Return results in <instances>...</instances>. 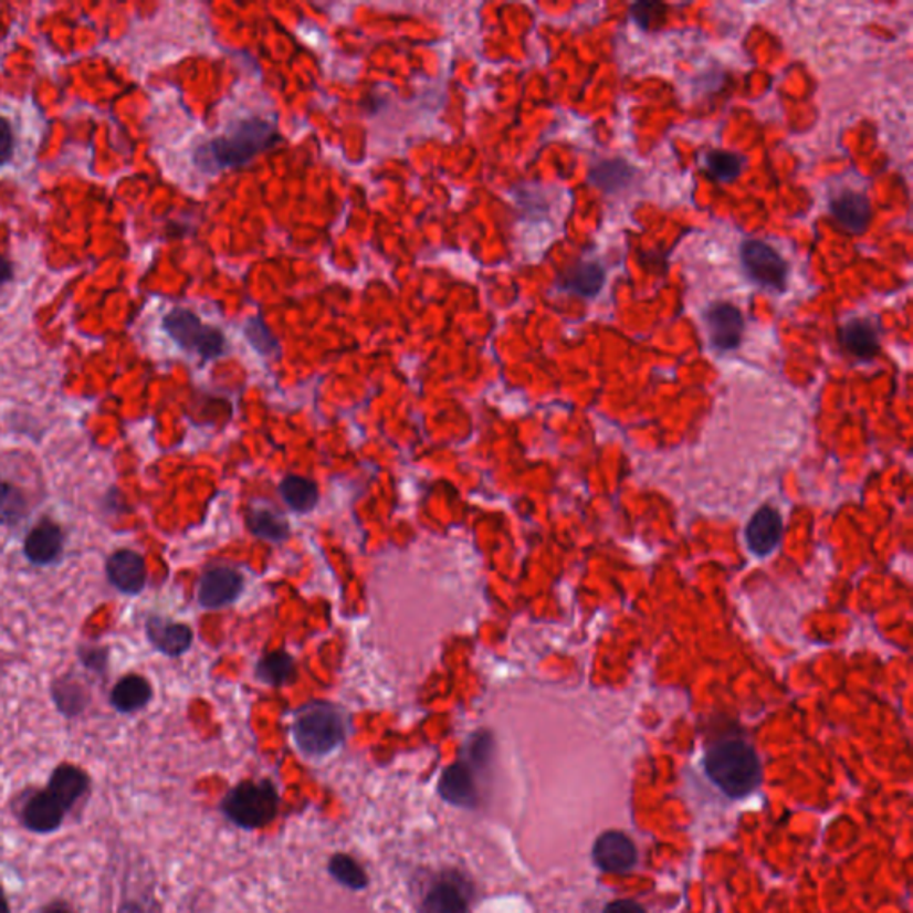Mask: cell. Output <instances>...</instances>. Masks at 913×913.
I'll list each match as a JSON object with an SVG mask.
<instances>
[{
	"mask_svg": "<svg viewBox=\"0 0 913 913\" xmlns=\"http://www.w3.org/2000/svg\"><path fill=\"white\" fill-rule=\"evenodd\" d=\"M279 130L275 125L252 116L238 122L234 129L211 139L206 147L195 154V161L200 168H240L252 161L259 154L267 153L279 144Z\"/></svg>",
	"mask_w": 913,
	"mask_h": 913,
	"instance_id": "1",
	"label": "cell"
},
{
	"mask_svg": "<svg viewBox=\"0 0 913 913\" xmlns=\"http://www.w3.org/2000/svg\"><path fill=\"white\" fill-rule=\"evenodd\" d=\"M703 766L712 784L728 798H746L760 787V758L743 738H723L709 747Z\"/></svg>",
	"mask_w": 913,
	"mask_h": 913,
	"instance_id": "2",
	"label": "cell"
},
{
	"mask_svg": "<svg viewBox=\"0 0 913 913\" xmlns=\"http://www.w3.org/2000/svg\"><path fill=\"white\" fill-rule=\"evenodd\" d=\"M291 735L305 757H327L346 741V721L330 703H309L295 712Z\"/></svg>",
	"mask_w": 913,
	"mask_h": 913,
	"instance_id": "3",
	"label": "cell"
},
{
	"mask_svg": "<svg viewBox=\"0 0 913 913\" xmlns=\"http://www.w3.org/2000/svg\"><path fill=\"white\" fill-rule=\"evenodd\" d=\"M279 805L281 798L272 781H241L225 794L220 810L232 825L243 830H259L275 821Z\"/></svg>",
	"mask_w": 913,
	"mask_h": 913,
	"instance_id": "4",
	"label": "cell"
},
{
	"mask_svg": "<svg viewBox=\"0 0 913 913\" xmlns=\"http://www.w3.org/2000/svg\"><path fill=\"white\" fill-rule=\"evenodd\" d=\"M162 328L171 337V342H176L182 350L202 359H218L225 354V334L220 328L203 324L191 309L174 307L162 318Z\"/></svg>",
	"mask_w": 913,
	"mask_h": 913,
	"instance_id": "5",
	"label": "cell"
},
{
	"mask_svg": "<svg viewBox=\"0 0 913 913\" xmlns=\"http://www.w3.org/2000/svg\"><path fill=\"white\" fill-rule=\"evenodd\" d=\"M13 816L23 830L34 836H52L65 825V808L43 787H23L13 796Z\"/></svg>",
	"mask_w": 913,
	"mask_h": 913,
	"instance_id": "6",
	"label": "cell"
},
{
	"mask_svg": "<svg viewBox=\"0 0 913 913\" xmlns=\"http://www.w3.org/2000/svg\"><path fill=\"white\" fill-rule=\"evenodd\" d=\"M473 895V885L464 874L447 871L424 891L420 913H470Z\"/></svg>",
	"mask_w": 913,
	"mask_h": 913,
	"instance_id": "7",
	"label": "cell"
},
{
	"mask_svg": "<svg viewBox=\"0 0 913 913\" xmlns=\"http://www.w3.org/2000/svg\"><path fill=\"white\" fill-rule=\"evenodd\" d=\"M66 534L52 517L38 520L23 537L22 554L34 568H49L61 563L65 555Z\"/></svg>",
	"mask_w": 913,
	"mask_h": 913,
	"instance_id": "8",
	"label": "cell"
},
{
	"mask_svg": "<svg viewBox=\"0 0 913 913\" xmlns=\"http://www.w3.org/2000/svg\"><path fill=\"white\" fill-rule=\"evenodd\" d=\"M741 261L747 275L760 286L775 291H784L787 286L789 264L764 241H744L741 246Z\"/></svg>",
	"mask_w": 913,
	"mask_h": 913,
	"instance_id": "9",
	"label": "cell"
},
{
	"mask_svg": "<svg viewBox=\"0 0 913 913\" xmlns=\"http://www.w3.org/2000/svg\"><path fill=\"white\" fill-rule=\"evenodd\" d=\"M107 581L124 596H138L147 587L148 568L144 555L130 548H116L104 564Z\"/></svg>",
	"mask_w": 913,
	"mask_h": 913,
	"instance_id": "10",
	"label": "cell"
},
{
	"mask_svg": "<svg viewBox=\"0 0 913 913\" xmlns=\"http://www.w3.org/2000/svg\"><path fill=\"white\" fill-rule=\"evenodd\" d=\"M92 776L84 767L70 762H61L52 769L45 789L57 799L66 814L74 812L75 808L84 805L92 794Z\"/></svg>",
	"mask_w": 913,
	"mask_h": 913,
	"instance_id": "11",
	"label": "cell"
},
{
	"mask_svg": "<svg viewBox=\"0 0 913 913\" xmlns=\"http://www.w3.org/2000/svg\"><path fill=\"white\" fill-rule=\"evenodd\" d=\"M438 794L444 802L461 810L480 807L479 778L466 760L453 762L438 781Z\"/></svg>",
	"mask_w": 913,
	"mask_h": 913,
	"instance_id": "12",
	"label": "cell"
},
{
	"mask_svg": "<svg viewBox=\"0 0 913 913\" xmlns=\"http://www.w3.org/2000/svg\"><path fill=\"white\" fill-rule=\"evenodd\" d=\"M243 592V577L229 566L206 569L199 581V604L202 609L220 610L234 604Z\"/></svg>",
	"mask_w": 913,
	"mask_h": 913,
	"instance_id": "13",
	"label": "cell"
},
{
	"mask_svg": "<svg viewBox=\"0 0 913 913\" xmlns=\"http://www.w3.org/2000/svg\"><path fill=\"white\" fill-rule=\"evenodd\" d=\"M592 860H595L596 868H600L604 872L627 874L633 871L639 863V851H637L636 842L627 833L609 830L604 831L596 839Z\"/></svg>",
	"mask_w": 913,
	"mask_h": 913,
	"instance_id": "14",
	"label": "cell"
},
{
	"mask_svg": "<svg viewBox=\"0 0 913 913\" xmlns=\"http://www.w3.org/2000/svg\"><path fill=\"white\" fill-rule=\"evenodd\" d=\"M145 636L154 650L170 659L185 655L193 644V630L188 625L176 623L159 613H148L145 618Z\"/></svg>",
	"mask_w": 913,
	"mask_h": 913,
	"instance_id": "15",
	"label": "cell"
},
{
	"mask_svg": "<svg viewBox=\"0 0 913 913\" xmlns=\"http://www.w3.org/2000/svg\"><path fill=\"white\" fill-rule=\"evenodd\" d=\"M705 322L715 348L735 350L743 342V313L735 305L726 304V302L711 305L705 313Z\"/></svg>",
	"mask_w": 913,
	"mask_h": 913,
	"instance_id": "16",
	"label": "cell"
},
{
	"mask_svg": "<svg viewBox=\"0 0 913 913\" xmlns=\"http://www.w3.org/2000/svg\"><path fill=\"white\" fill-rule=\"evenodd\" d=\"M51 700L65 720H77L92 705V691L78 674L69 671L52 680Z\"/></svg>",
	"mask_w": 913,
	"mask_h": 913,
	"instance_id": "17",
	"label": "cell"
},
{
	"mask_svg": "<svg viewBox=\"0 0 913 913\" xmlns=\"http://www.w3.org/2000/svg\"><path fill=\"white\" fill-rule=\"evenodd\" d=\"M784 520L775 507L764 505L753 514L746 526V543L757 557H767L781 543Z\"/></svg>",
	"mask_w": 913,
	"mask_h": 913,
	"instance_id": "18",
	"label": "cell"
},
{
	"mask_svg": "<svg viewBox=\"0 0 913 913\" xmlns=\"http://www.w3.org/2000/svg\"><path fill=\"white\" fill-rule=\"evenodd\" d=\"M153 683L148 682L144 674L129 673L124 674L113 685L112 692H109V705L118 714H136V712L147 709L148 703L153 702Z\"/></svg>",
	"mask_w": 913,
	"mask_h": 913,
	"instance_id": "19",
	"label": "cell"
},
{
	"mask_svg": "<svg viewBox=\"0 0 913 913\" xmlns=\"http://www.w3.org/2000/svg\"><path fill=\"white\" fill-rule=\"evenodd\" d=\"M831 217L844 231L862 234L871 223L872 208L868 197L857 191H842L830 203Z\"/></svg>",
	"mask_w": 913,
	"mask_h": 913,
	"instance_id": "20",
	"label": "cell"
},
{
	"mask_svg": "<svg viewBox=\"0 0 913 913\" xmlns=\"http://www.w3.org/2000/svg\"><path fill=\"white\" fill-rule=\"evenodd\" d=\"M33 513V502L28 490L17 480L8 479L0 471V526L14 528L22 525Z\"/></svg>",
	"mask_w": 913,
	"mask_h": 913,
	"instance_id": "21",
	"label": "cell"
},
{
	"mask_svg": "<svg viewBox=\"0 0 913 913\" xmlns=\"http://www.w3.org/2000/svg\"><path fill=\"white\" fill-rule=\"evenodd\" d=\"M840 343L858 359H872L880 351V336L868 318L851 319L840 328Z\"/></svg>",
	"mask_w": 913,
	"mask_h": 913,
	"instance_id": "22",
	"label": "cell"
},
{
	"mask_svg": "<svg viewBox=\"0 0 913 913\" xmlns=\"http://www.w3.org/2000/svg\"><path fill=\"white\" fill-rule=\"evenodd\" d=\"M605 284V270L598 263H578L558 279V287L584 298H595Z\"/></svg>",
	"mask_w": 913,
	"mask_h": 913,
	"instance_id": "23",
	"label": "cell"
},
{
	"mask_svg": "<svg viewBox=\"0 0 913 913\" xmlns=\"http://www.w3.org/2000/svg\"><path fill=\"white\" fill-rule=\"evenodd\" d=\"M279 493L293 513H311L318 505V485L314 480L305 479V476H286L279 485Z\"/></svg>",
	"mask_w": 913,
	"mask_h": 913,
	"instance_id": "24",
	"label": "cell"
},
{
	"mask_svg": "<svg viewBox=\"0 0 913 913\" xmlns=\"http://www.w3.org/2000/svg\"><path fill=\"white\" fill-rule=\"evenodd\" d=\"M636 170L625 159H604L590 168L589 179L592 185L607 193H618L632 185Z\"/></svg>",
	"mask_w": 913,
	"mask_h": 913,
	"instance_id": "25",
	"label": "cell"
},
{
	"mask_svg": "<svg viewBox=\"0 0 913 913\" xmlns=\"http://www.w3.org/2000/svg\"><path fill=\"white\" fill-rule=\"evenodd\" d=\"M255 674L266 685L282 688V685L295 680V660L286 651H272V653H266L263 659L259 660Z\"/></svg>",
	"mask_w": 913,
	"mask_h": 913,
	"instance_id": "26",
	"label": "cell"
},
{
	"mask_svg": "<svg viewBox=\"0 0 913 913\" xmlns=\"http://www.w3.org/2000/svg\"><path fill=\"white\" fill-rule=\"evenodd\" d=\"M327 871L339 885L348 891L359 892L368 889L369 878L365 868L350 854H333V858L328 860Z\"/></svg>",
	"mask_w": 913,
	"mask_h": 913,
	"instance_id": "27",
	"label": "cell"
},
{
	"mask_svg": "<svg viewBox=\"0 0 913 913\" xmlns=\"http://www.w3.org/2000/svg\"><path fill=\"white\" fill-rule=\"evenodd\" d=\"M246 526L255 537L270 543H282L290 537V525L286 520L267 508H250L246 514Z\"/></svg>",
	"mask_w": 913,
	"mask_h": 913,
	"instance_id": "28",
	"label": "cell"
},
{
	"mask_svg": "<svg viewBox=\"0 0 913 913\" xmlns=\"http://www.w3.org/2000/svg\"><path fill=\"white\" fill-rule=\"evenodd\" d=\"M464 753H466V758H462V760H466L476 775H485L491 769L494 757V737L491 732L480 730V732L471 735L466 747H464Z\"/></svg>",
	"mask_w": 913,
	"mask_h": 913,
	"instance_id": "29",
	"label": "cell"
},
{
	"mask_svg": "<svg viewBox=\"0 0 913 913\" xmlns=\"http://www.w3.org/2000/svg\"><path fill=\"white\" fill-rule=\"evenodd\" d=\"M744 159L728 150H712L706 154V170L711 171L715 180L732 182L743 174Z\"/></svg>",
	"mask_w": 913,
	"mask_h": 913,
	"instance_id": "30",
	"label": "cell"
},
{
	"mask_svg": "<svg viewBox=\"0 0 913 913\" xmlns=\"http://www.w3.org/2000/svg\"><path fill=\"white\" fill-rule=\"evenodd\" d=\"M78 664L83 665L88 673L95 674L98 679H106L109 673V660H112V650L106 644H78L77 651Z\"/></svg>",
	"mask_w": 913,
	"mask_h": 913,
	"instance_id": "31",
	"label": "cell"
},
{
	"mask_svg": "<svg viewBox=\"0 0 913 913\" xmlns=\"http://www.w3.org/2000/svg\"><path fill=\"white\" fill-rule=\"evenodd\" d=\"M665 4L660 2H637L630 8V14L642 31H650L659 20L664 19Z\"/></svg>",
	"mask_w": 913,
	"mask_h": 913,
	"instance_id": "32",
	"label": "cell"
},
{
	"mask_svg": "<svg viewBox=\"0 0 913 913\" xmlns=\"http://www.w3.org/2000/svg\"><path fill=\"white\" fill-rule=\"evenodd\" d=\"M14 153L13 127L4 116L0 115V167L11 161Z\"/></svg>",
	"mask_w": 913,
	"mask_h": 913,
	"instance_id": "33",
	"label": "cell"
},
{
	"mask_svg": "<svg viewBox=\"0 0 913 913\" xmlns=\"http://www.w3.org/2000/svg\"><path fill=\"white\" fill-rule=\"evenodd\" d=\"M604 913H648L641 903L633 900H618L605 906Z\"/></svg>",
	"mask_w": 913,
	"mask_h": 913,
	"instance_id": "34",
	"label": "cell"
},
{
	"mask_svg": "<svg viewBox=\"0 0 913 913\" xmlns=\"http://www.w3.org/2000/svg\"><path fill=\"white\" fill-rule=\"evenodd\" d=\"M38 913H81L78 912L77 906H75L72 901L65 900V898H56V900L49 901V903L43 904L42 909L38 910Z\"/></svg>",
	"mask_w": 913,
	"mask_h": 913,
	"instance_id": "35",
	"label": "cell"
},
{
	"mask_svg": "<svg viewBox=\"0 0 913 913\" xmlns=\"http://www.w3.org/2000/svg\"><path fill=\"white\" fill-rule=\"evenodd\" d=\"M116 913H153V910L148 909L147 903L139 898H124Z\"/></svg>",
	"mask_w": 913,
	"mask_h": 913,
	"instance_id": "36",
	"label": "cell"
},
{
	"mask_svg": "<svg viewBox=\"0 0 913 913\" xmlns=\"http://www.w3.org/2000/svg\"><path fill=\"white\" fill-rule=\"evenodd\" d=\"M104 500H106V502H112L109 503V505H104V507L112 508V513L115 514V516H118V514H120L122 511H125L124 496H122L120 490H116V487H113V490L107 491L106 496H104Z\"/></svg>",
	"mask_w": 913,
	"mask_h": 913,
	"instance_id": "37",
	"label": "cell"
},
{
	"mask_svg": "<svg viewBox=\"0 0 913 913\" xmlns=\"http://www.w3.org/2000/svg\"><path fill=\"white\" fill-rule=\"evenodd\" d=\"M13 279V264H11L10 259H6L4 255H0V290H2L6 284H10Z\"/></svg>",
	"mask_w": 913,
	"mask_h": 913,
	"instance_id": "38",
	"label": "cell"
},
{
	"mask_svg": "<svg viewBox=\"0 0 913 913\" xmlns=\"http://www.w3.org/2000/svg\"><path fill=\"white\" fill-rule=\"evenodd\" d=\"M0 913H13L11 912V904L10 900H8V894H6L4 885H0Z\"/></svg>",
	"mask_w": 913,
	"mask_h": 913,
	"instance_id": "39",
	"label": "cell"
}]
</instances>
